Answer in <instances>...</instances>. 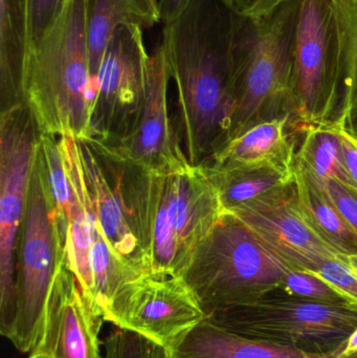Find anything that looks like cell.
I'll return each mask as SVG.
<instances>
[{"mask_svg":"<svg viewBox=\"0 0 357 358\" xmlns=\"http://www.w3.org/2000/svg\"><path fill=\"white\" fill-rule=\"evenodd\" d=\"M67 240L68 227L58 213L38 146L17 246L15 320L8 340L21 353L29 355L39 338Z\"/></svg>","mask_w":357,"mask_h":358,"instance_id":"5b68a950","label":"cell"},{"mask_svg":"<svg viewBox=\"0 0 357 358\" xmlns=\"http://www.w3.org/2000/svg\"><path fill=\"white\" fill-rule=\"evenodd\" d=\"M291 117L258 124L228 143L203 168L216 171L239 168L276 167L293 170L296 147Z\"/></svg>","mask_w":357,"mask_h":358,"instance_id":"e0dca14e","label":"cell"},{"mask_svg":"<svg viewBox=\"0 0 357 358\" xmlns=\"http://www.w3.org/2000/svg\"><path fill=\"white\" fill-rule=\"evenodd\" d=\"M192 0H159V8L161 20L170 22L177 18Z\"/></svg>","mask_w":357,"mask_h":358,"instance_id":"1f68e13d","label":"cell"},{"mask_svg":"<svg viewBox=\"0 0 357 358\" xmlns=\"http://www.w3.org/2000/svg\"><path fill=\"white\" fill-rule=\"evenodd\" d=\"M29 0H0L1 110L23 102L22 82L29 50Z\"/></svg>","mask_w":357,"mask_h":358,"instance_id":"44dd1931","label":"cell"},{"mask_svg":"<svg viewBox=\"0 0 357 358\" xmlns=\"http://www.w3.org/2000/svg\"><path fill=\"white\" fill-rule=\"evenodd\" d=\"M340 132H341L346 169L357 189V138L348 132L342 122Z\"/></svg>","mask_w":357,"mask_h":358,"instance_id":"4dcf8cb0","label":"cell"},{"mask_svg":"<svg viewBox=\"0 0 357 358\" xmlns=\"http://www.w3.org/2000/svg\"><path fill=\"white\" fill-rule=\"evenodd\" d=\"M151 174V271L182 277L193 252L226 210L201 166Z\"/></svg>","mask_w":357,"mask_h":358,"instance_id":"ba28073f","label":"cell"},{"mask_svg":"<svg viewBox=\"0 0 357 358\" xmlns=\"http://www.w3.org/2000/svg\"><path fill=\"white\" fill-rule=\"evenodd\" d=\"M40 132L24 104L0 117V334L10 340L15 320L18 237Z\"/></svg>","mask_w":357,"mask_h":358,"instance_id":"30bf717a","label":"cell"},{"mask_svg":"<svg viewBox=\"0 0 357 358\" xmlns=\"http://www.w3.org/2000/svg\"><path fill=\"white\" fill-rule=\"evenodd\" d=\"M103 358H170L171 352L153 341L119 329L103 342Z\"/></svg>","mask_w":357,"mask_h":358,"instance_id":"d4e9b609","label":"cell"},{"mask_svg":"<svg viewBox=\"0 0 357 358\" xmlns=\"http://www.w3.org/2000/svg\"><path fill=\"white\" fill-rule=\"evenodd\" d=\"M207 319L182 277L149 273L124 286L111 301L105 321L145 336L171 352Z\"/></svg>","mask_w":357,"mask_h":358,"instance_id":"8fae6325","label":"cell"},{"mask_svg":"<svg viewBox=\"0 0 357 358\" xmlns=\"http://www.w3.org/2000/svg\"><path fill=\"white\" fill-rule=\"evenodd\" d=\"M319 181L326 189L335 208L357 233V189L335 179Z\"/></svg>","mask_w":357,"mask_h":358,"instance_id":"f1b7e54d","label":"cell"},{"mask_svg":"<svg viewBox=\"0 0 357 358\" xmlns=\"http://www.w3.org/2000/svg\"><path fill=\"white\" fill-rule=\"evenodd\" d=\"M207 320L249 338L312 353L343 350L357 328V307L316 302L280 287L260 300L214 311Z\"/></svg>","mask_w":357,"mask_h":358,"instance_id":"9c48e42d","label":"cell"},{"mask_svg":"<svg viewBox=\"0 0 357 358\" xmlns=\"http://www.w3.org/2000/svg\"><path fill=\"white\" fill-rule=\"evenodd\" d=\"M159 21V3L152 0H85L86 39L92 78L90 99L101 63L117 29L123 25L150 29Z\"/></svg>","mask_w":357,"mask_h":358,"instance_id":"d6986e66","label":"cell"},{"mask_svg":"<svg viewBox=\"0 0 357 358\" xmlns=\"http://www.w3.org/2000/svg\"><path fill=\"white\" fill-rule=\"evenodd\" d=\"M205 169L215 183L226 212L285 187L295 178L293 169L276 167L239 168L224 171Z\"/></svg>","mask_w":357,"mask_h":358,"instance_id":"7402d4cb","label":"cell"},{"mask_svg":"<svg viewBox=\"0 0 357 358\" xmlns=\"http://www.w3.org/2000/svg\"><path fill=\"white\" fill-rule=\"evenodd\" d=\"M235 14L222 0H192L163 27L161 44L177 88L178 136L193 166L203 167L228 145Z\"/></svg>","mask_w":357,"mask_h":358,"instance_id":"6da1fadb","label":"cell"},{"mask_svg":"<svg viewBox=\"0 0 357 358\" xmlns=\"http://www.w3.org/2000/svg\"><path fill=\"white\" fill-rule=\"evenodd\" d=\"M314 275L326 281L349 304L357 307V273L340 256L323 263Z\"/></svg>","mask_w":357,"mask_h":358,"instance_id":"83f0119b","label":"cell"},{"mask_svg":"<svg viewBox=\"0 0 357 358\" xmlns=\"http://www.w3.org/2000/svg\"><path fill=\"white\" fill-rule=\"evenodd\" d=\"M357 357V328L356 331L351 334L345 349L342 352L340 358H354Z\"/></svg>","mask_w":357,"mask_h":358,"instance_id":"836d02e7","label":"cell"},{"mask_svg":"<svg viewBox=\"0 0 357 358\" xmlns=\"http://www.w3.org/2000/svg\"><path fill=\"white\" fill-rule=\"evenodd\" d=\"M354 358H357V357H354Z\"/></svg>","mask_w":357,"mask_h":358,"instance_id":"f35d334b","label":"cell"},{"mask_svg":"<svg viewBox=\"0 0 357 358\" xmlns=\"http://www.w3.org/2000/svg\"><path fill=\"white\" fill-rule=\"evenodd\" d=\"M230 212L291 271L314 273L323 263L339 258L340 254L306 223L298 203L295 178L285 187Z\"/></svg>","mask_w":357,"mask_h":358,"instance_id":"4fadbf2b","label":"cell"},{"mask_svg":"<svg viewBox=\"0 0 357 358\" xmlns=\"http://www.w3.org/2000/svg\"><path fill=\"white\" fill-rule=\"evenodd\" d=\"M67 1L68 0H29V50L38 45L54 27Z\"/></svg>","mask_w":357,"mask_h":358,"instance_id":"4316f807","label":"cell"},{"mask_svg":"<svg viewBox=\"0 0 357 358\" xmlns=\"http://www.w3.org/2000/svg\"><path fill=\"white\" fill-rule=\"evenodd\" d=\"M280 288L291 296H300L316 302L337 305L349 304L326 281L307 271L289 269L283 279Z\"/></svg>","mask_w":357,"mask_h":358,"instance_id":"484cf974","label":"cell"},{"mask_svg":"<svg viewBox=\"0 0 357 358\" xmlns=\"http://www.w3.org/2000/svg\"><path fill=\"white\" fill-rule=\"evenodd\" d=\"M105 320L83 292L68 256L59 267L39 338L29 358H103L99 334Z\"/></svg>","mask_w":357,"mask_h":358,"instance_id":"5bb4252c","label":"cell"},{"mask_svg":"<svg viewBox=\"0 0 357 358\" xmlns=\"http://www.w3.org/2000/svg\"><path fill=\"white\" fill-rule=\"evenodd\" d=\"M293 125H333L348 111L333 0H300L291 69Z\"/></svg>","mask_w":357,"mask_h":358,"instance_id":"52a82bcc","label":"cell"},{"mask_svg":"<svg viewBox=\"0 0 357 358\" xmlns=\"http://www.w3.org/2000/svg\"><path fill=\"white\" fill-rule=\"evenodd\" d=\"M287 271L247 224L226 210L193 252L182 278L209 315L260 300L280 287Z\"/></svg>","mask_w":357,"mask_h":358,"instance_id":"8992f818","label":"cell"},{"mask_svg":"<svg viewBox=\"0 0 357 358\" xmlns=\"http://www.w3.org/2000/svg\"><path fill=\"white\" fill-rule=\"evenodd\" d=\"M333 4L339 25L344 90L349 109L357 90V0H333Z\"/></svg>","mask_w":357,"mask_h":358,"instance_id":"cb8c5ba5","label":"cell"},{"mask_svg":"<svg viewBox=\"0 0 357 358\" xmlns=\"http://www.w3.org/2000/svg\"><path fill=\"white\" fill-rule=\"evenodd\" d=\"M344 126L352 136H356L357 132V90L352 99L351 104L348 109L347 115L344 119Z\"/></svg>","mask_w":357,"mask_h":358,"instance_id":"d6a6232c","label":"cell"},{"mask_svg":"<svg viewBox=\"0 0 357 358\" xmlns=\"http://www.w3.org/2000/svg\"><path fill=\"white\" fill-rule=\"evenodd\" d=\"M170 358H175L173 357V355H172V353H171V357H170Z\"/></svg>","mask_w":357,"mask_h":358,"instance_id":"8d00e7d4","label":"cell"},{"mask_svg":"<svg viewBox=\"0 0 357 358\" xmlns=\"http://www.w3.org/2000/svg\"><path fill=\"white\" fill-rule=\"evenodd\" d=\"M293 171L298 203L310 229L337 254L357 256V233L335 208L322 183L297 159Z\"/></svg>","mask_w":357,"mask_h":358,"instance_id":"ffe728a7","label":"cell"},{"mask_svg":"<svg viewBox=\"0 0 357 358\" xmlns=\"http://www.w3.org/2000/svg\"><path fill=\"white\" fill-rule=\"evenodd\" d=\"M84 178L99 224L117 256L138 275L152 273L151 172L117 141L77 138Z\"/></svg>","mask_w":357,"mask_h":358,"instance_id":"277c9868","label":"cell"},{"mask_svg":"<svg viewBox=\"0 0 357 358\" xmlns=\"http://www.w3.org/2000/svg\"><path fill=\"white\" fill-rule=\"evenodd\" d=\"M356 136V138H357V132H356V136Z\"/></svg>","mask_w":357,"mask_h":358,"instance_id":"74e56055","label":"cell"},{"mask_svg":"<svg viewBox=\"0 0 357 358\" xmlns=\"http://www.w3.org/2000/svg\"><path fill=\"white\" fill-rule=\"evenodd\" d=\"M89 55L85 0H68L54 27L27 52L23 102L40 134L75 138L90 128Z\"/></svg>","mask_w":357,"mask_h":358,"instance_id":"3957f363","label":"cell"},{"mask_svg":"<svg viewBox=\"0 0 357 358\" xmlns=\"http://www.w3.org/2000/svg\"><path fill=\"white\" fill-rule=\"evenodd\" d=\"M170 77L163 46L150 55L146 92L131 131L117 141L132 161L153 174L180 172L191 167L168 108Z\"/></svg>","mask_w":357,"mask_h":358,"instance_id":"9a60e30c","label":"cell"},{"mask_svg":"<svg viewBox=\"0 0 357 358\" xmlns=\"http://www.w3.org/2000/svg\"><path fill=\"white\" fill-rule=\"evenodd\" d=\"M340 126L341 122L306 128L296 159L319 180L335 179L356 189L346 169Z\"/></svg>","mask_w":357,"mask_h":358,"instance_id":"603a6c76","label":"cell"},{"mask_svg":"<svg viewBox=\"0 0 357 358\" xmlns=\"http://www.w3.org/2000/svg\"><path fill=\"white\" fill-rule=\"evenodd\" d=\"M149 60L142 27L123 25L117 29L92 88L86 136L119 142L131 131L144 101Z\"/></svg>","mask_w":357,"mask_h":358,"instance_id":"7c38bea8","label":"cell"},{"mask_svg":"<svg viewBox=\"0 0 357 358\" xmlns=\"http://www.w3.org/2000/svg\"><path fill=\"white\" fill-rule=\"evenodd\" d=\"M300 0L260 18L235 14L231 45L233 108L228 144L258 124L291 117L293 41Z\"/></svg>","mask_w":357,"mask_h":358,"instance_id":"7a4b0ae2","label":"cell"},{"mask_svg":"<svg viewBox=\"0 0 357 358\" xmlns=\"http://www.w3.org/2000/svg\"><path fill=\"white\" fill-rule=\"evenodd\" d=\"M340 259L347 263L354 271L357 273V256H344V255H340Z\"/></svg>","mask_w":357,"mask_h":358,"instance_id":"e575fe53","label":"cell"},{"mask_svg":"<svg viewBox=\"0 0 357 358\" xmlns=\"http://www.w3.org/2000/svg\"><path fill=\"white\" fill-rule=\"evenodd\" d=\"M152 1L157 2V3H159V0H152Z\"/></svg>","mask_w":357,"mask_h":358,"instance_id":"d590c367","label":"cell"},{"mask_svg":"<svg viewBox=\"0 0 357 358\" xmlns=\"http://www.w3.org/2000/svg\"><path fill=\"white\" fill-rule=\"evenodd\" d=\"M343 351L307 352L241 336L207 319L193 328L171 353L175 358H340Z\"/></svg>","mask_w":357,"mask_h":358,"instance_id":"ac0fdd59","label":"cell"},{"mask_svg":"<svg viewBox=\"0 0 357 358\" xmlns=\"http://www.w3.org/2000/svg\"><path fill=\"white\" fill-rule=\"evenodd\" d=\"M233 12L247 18H260L291 0H222Z\"/></svg>","mask_w":357,"mask_h":358,"instance_id":"f546056e","label":"cell"},{"mask_svg":"<svg viewBox=\"0 0 357 358\" xmlns=\"http://www.w3.org/2000/svg\"><path fill=\"white\" fill-rule=\"evenodd\" d=\"M59 144L73 194L66 214L68 262L82 289L94 301V275L90 267V250L94 244L96 217L84 178L77 138L68 132L59 138Z\"/></svg>","mask_w":357,"mask_h":358,"instance_id":"2e32d148","label":"cell"}]
</instances>
